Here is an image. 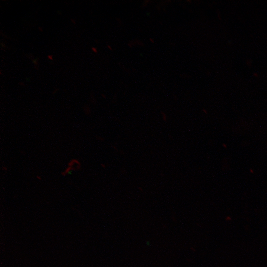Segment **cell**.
<instances>
[{
	"mask_svg": "<svg viewBox=\"0 0 267 267\" xmlns=\"http://www.w3.org/2000/svg\"><path fill=\"white\" fill-rule=\"evenodd\" d=\"M48 57L50 59H51V60L52 59V55H48Z\"/></svg>",
	"mask_w": 267,
	"mask_h": 267,
	"instance_id": "obj_2",
	"label": "cell"
},
{
	"mask_svg": "<svg viewBox=\"0 0 267 267\" xmlns=\"http://www.w3.org/2000/svg\"><path fill=\"white\" fill-rule=\"evenodd\" d=\"M92 50H93V51L95 52H97V49H96L95 47H93L92 48Z\"/></svg>",
	"mask_w": 267,
	"mask_h": 267,
	"instance_id": "obj_1",
	"label": "cell"
}]
</instances>
